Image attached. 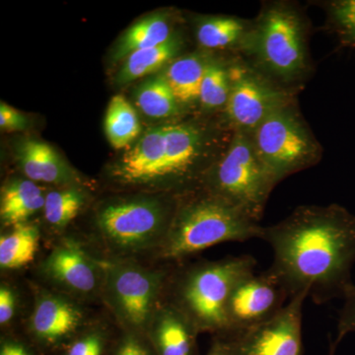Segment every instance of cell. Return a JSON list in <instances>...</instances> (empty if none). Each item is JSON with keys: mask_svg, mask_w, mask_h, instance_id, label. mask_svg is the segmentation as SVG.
<instances>
[{"mask_svg": "<svg viewBox=\"0 0 355 355\" xmlns=\"http://www.w3.org/2000/svg\"><path fill=\"white\" fill-rule=\"evenodd\" d=\"M108 355H156V354L147 336L121 331V335L114 338Z\"/></svg>", "mask_w": 355, "mask_h": 355, "instance_id": "obj_28", "label": "cell"}, {"mask_svg": "<svg viewBox=\"0 0 355 355\" xmlns=\"http://www.w3.org/2000/svg\"><path fill=\"white\" fill-rule=\"evenodd\" d=\"M331 15L340 36L355 46V0H342L331 6Z\"/></svg>", "mask_w": 355, "mask_h": 355, "instance_id": "obj_29", "label": "cell"}, {"mask_svg": "<svg viewBox=\"0 0 355 355\" xmlns=\"http://www.w3.org/2000/svg\"><path fill=\"white\" fill-rule=\"evenodd\" d=\"M176 207L153 198L113 200L98 209V244L109 260H135L157 251L169 231Z\"/></svg>", "mask_w": 355, "mask_h": 355, "instance_id": "obj_4", "label": "cell"}, {"mask_svg": "<svg viewBox=\"0 0 355 355\" xmlns=\"http://www.w3.org/2000/svg\"><path fill=\"white\" fill-rule=\"evenodd\" d=\"M17 298L10 287L1 286L0 287V324L6 327L10 323L15 316Z\"/></svg>", "mask_w": 355, "mask_h": 355, "instance_id": "obj_33", "label": "cell"}, {"mask_svg": "<svg viewBox=\"0 0 355 355\" xmlns=\"http://www.w3.org/2000/svg\"><path fill=\"white\" fill-rule=\"evenodd\" d=\"M105 130L110 144L116 149L127 147L141 132L137 112L123 96H114L110 101Z\"/></svg>", "mask_w": 355, "mask_h": 355, "instance_id": "obj_22", "label": "cell"}, {"mask_svg": "<svg viewBox=\"0 0 355 355\" xmlns=\"http://www.w3.org/2000/svg\"><path fill=\"white\" fill-rule=\"evenodd\" d=\"M305 31L297 11L275 4L261 12L241 44L268 77L291 83L308 69Z\"/></svg>", "mask_w": 355, "mask_h": 355, "instance_id": "obj_6", "label": "cell"}, {"mask_svg": "<svg viewBox=\"0 0 355 355\" xmlns=\"http://www.w3.org/2000/svg\"><path fill=\"white\" fill-rule=\"evenodd\" d=\"M179 49V42L177 39L172 38L160 46L133 51L128 55L123 67L116 74V83H132L157 71L175 58Z\"/></svg>", "mask_w": 355, "mask_h": 355, "instance_id": "obj_21", "label": "cell"}, {"mask_svg": "<svg viewBox=\"0 0 355 355\" xmlns=\"http://www.w3.org/2000/svg\"><path fill=\"white\" fill-rule=\"evenodd\" d=\"M228 69L230 95L225 113L233 130L252 135L272 112L292 103L288 93L258 70L242 64Z\"/></svg>", "mask_w": 355, "mask_h": 355, "instance_id": "obj_9", "label": "cell"}, {"mask_svg": "<svg viewBox=\"0 0 355 355\" xmlns=\"http://www.w3.org/2000/svg\"><path fill=\"white\" fill-rule=\"evenodd\" d=\"M272 250L268 272L289 299L306 292L318 304L345 298L355 286V214L342 205H302L286 219L263 228Z\"/></svg>", "mask_w": 355, "mask_h": 355, "instance_id": "obj_1", "label": "cell"}, {"mask_svg": "<svg viewBox=\"0 0 355 355\" xmlns=\"http://www.w3.org/2000/svg\"><path fill=\"white\" fill-rule=\"evenodd\" d=\"M0 355H44L28 340L6 336L0 342Z\"/></svg>", "mask_w": 355, "mask_h": 355, "instance_id": "obj_31", "label": "cell"}, {"mask_svg": "<svg viewBox=\"0 0 355 355\" xmlns=\"http://www.w3.org/2000/svg\"><path fill=\"white\" fill-rule=\"evenodd\" d=\"M39 227L25 223L15 226L0 238V268L4 270H18L29 265L38 252Z\"/></svg>", "mask_w": 355, "mask_h": 355, "instance_id": "obj_18", "label": "cell"}, {"mask_svg": "<svg viewBox=\"0 0 355 355\" xmlns=\"http://www.w3.org/2000/svg\"><path fill=\"white\" fill-rule=\"evenodd\" d=\"M340 345L336 340H330V349H329L328 355H336V349H338V345Z\"/></svg>", "mask_w": 355, "mask_h": 355, "instance_id": "obj_35", "label": "cell"}, {"mask_svg": "<svg viewBox=\"0 0 355 355\" xmlns=\"http://www.w3.org/2000/svg\"><path fill=\"white\" fill-rule=\"evenodd\" d=\"M137 103L146 116L163 119L177 113L179 102L163 74L146 81L137 89Z\"/></svg>", "mask_w": 355, "mask_h": 355, "instance_id": "obj_24", "label": "cell"}, {"mask_svg": "<svg viewBox=\"0 0 355 355\" xmlns=\"http://www.w3.org/2000/svg\"><path fill=\"white\" fill-rule=\"evenodd\" d=\"M263 228L239 207L205 191L177 205L169 231L153 256L178 263L221 243L261 239Z\"/></svg>", "mask_w": 355, "mask_h": 355, "instance_id": "obj_2", "label": "cell"}, {"mask_svg": "<svg viewBox=\"0 0 355 355\" xmlns=\"http://www.w3.org/2000/svg\"><path fill=\"white\" fill-rule=\"evenodd\" d=\"M85 313L65 294L43 291L35 300L28 342L44 355H57L84 329Z\"/></svg>", "mask_w": 355, "mask_h": 355, "instance_id": "obj_10", "label": "cell"}, {"mask_svg": "<svg viewBox=\"0 0 355 355\" xmlns=\"http://www.w3.org/2000/svg\"><path fill=\"white\" fill-rule=\"evenodd\" d=\"M46 195L31 180H13L4 184L0 196L2 225L15 227L44 209Z\"/></svg>", "mask_w": 355, "mask_h": 355, "instance_id": "obj_17", "label": "cell"}, {"mask_svg": "<svg viewBox=\"0 0 355 355\" xmlns=\"http://www.w3.org/2000/svg\"><path fill=\"white\" fill-rule=\"evenodd\" d=\"M114 338L100 326H88L57 355H108Z\"/></svg>", "mask_w": 355, "mask_h": 355, "instance_id": "obj_27", "label": "cell"}, {"mask_svg": "<svg viewBox=\"0 0 355 355\" xmlns=\"http://www.w3.org/2000/svg\"><path fill=\"white\" fill-rule=\"evenodd\" d=\"M251 135L257 154L277 184L322 156L321 146L292 103L272 112Z\"/></svg>", "mask_w": 355, "mask_h": 355, "instance_id": "obj_8", "label": "cell"}, {"mask_svg": "<svg viewBox=\"0 0 355 355\" xmlns=\"http://www.w3.org/2000/svg\"><path fill=\"white\" fill-rule=\"evenodd\" d=\"M101 297L121 331L147 335L156 311L165 302L170 275L135 260L102 258Z\"/></svg>", "mask_w": 355, "mask_h": 355, "instance_id": "obj_5", "label": "cell"}, {"mask_svg": "<svg viewBox=\"0 0 355 355\" xmlns=\"http://www.w3.org/2000/svg\"><path fill=\"white\" fill-rule=\"evenodd\" d=\"M166 125L150 128L112 171L123 187H161L165 158Z\"/></svg>", "mask_w": 355, "mask_h": 355, "instance_id": "obj_14", "label": "cell"}, {"mask_svg": "<svg viewBox=\"0 0 355 355\" xmlns=\"http://www.w3.org/2000/svg\"><path fill=\"white\" fill-rule=\"evenodd\" d=\"M41 270L44 277L64 291L67 295L101 296V261L89 254L76 240H60L42 263Z\"/></svg>", "mask_w": 355, "mask_h": 355, "instance_id": "obj_13", "label": "cell"}, {"mask_svg": "<svg viewBox=\"0 0 355 355\" xmlns=\"http://www.w3.org/2000/svg\"><path fill=\"white\" fill-rule=\"evenodd\" d=\"M207 355H236L232 340L226 336H214Z\"/></svg>", "mask_w": 355, "mask_h": 355, "instance_id": "obj_34", "label": "cell"}, {"mask_svg": "<svg viewBox=\"0 0 355 355\" xmlns=\"http://www.w3.org/2000/svg\"><path fill=\"white\" fill-rule=\"evenodd\" d=\"M251 256L200 261L170 277L169 302L190 320L198 333L228 336L227 304L238 282L254 272Z\"/></svg>", "mask_w": 355, "mask_h": 355, "instance_id": "obj_3", "label": "cell"}, {"mask_svg": "<svg viewBox=\"0 0 355 355\" xmlns=\"http://www.w3.org/2000/svg\"><path fill=\"white\" fill-rule=\"evenodd\" d=\"M173 38L171 27L162 15H153L132 26L119 42L114 60L128 58L133 51L154 48Z\"/></svg>", "mask_w": 355, "mask_h": 355, "instance_id": "obj_19", "label": "cell"}, {"mask_svg": "<svg viewBox=\"0 0 355 355\" xmlns=\"http://www.w3.org/2000/svg\"><path fill=\"white\" fill-rule=\"evenodd\" d=\"M28 121L24 114L9 106L6 103L0 104V127L6 130H22L27 128Z\"/></svg>", "mask_w": 355, "mask_h": 355, "instance_id": "obj_32", "label": "cell"}, {"mask_svg": "<svg viewBox=\"0 0 355 355\" xmlns=\"http://www.w3.org/2000/svg\"><path fill=\"white\" fill-rule=\"evenodd\" d=\"M18 161L25 176L33 182L73 186L78 182L76 173L46 142L26 139L17 148Z\"/></svg>", "mask_w": 355, "mask_h": 355, "instance_id": "obj_16", "label": "cell"}, {"mask_svg": "<svg viewBox=\"0 0 355 355\" xmlns=\"http://www.w3.org/2000/svg\"><path fill=\"white\" fill-rule=\"evenodd\" d=\"M254 149L250 133L233 130L223 155L205 176V191L232 203L260 222L277 186Z\"/></svg>", "mask_w": 355, "mask_h": 355, "instance_id": "obj_7", "label": "cell"}, {"mask_svg": "<svg viewBox=\"0 0 355 355\" xmlns=\"http://www.w3.org/2000/svg\"><path fill=\"white\" fill-rule=\"evenodd\" d=\"M345 304L340 311L338 333L335 340L340 343L345 336L355 333V286L345 296Z\"/></svg>", "mask_w": 355, "mask_h": 355, "instance_id": "obj_30", "label": "cell"}, {"mask_svg": "<svg viewBox=\"0 0 355 355\" xmlns=\"http://www.w3.org/2000/svg\"><path fill=\"white\" fill-rule=\"evenodd\" d=\"M287 298L289 296L286 289L268 270L243 277L229 297V334L226 338L265 323L284 307Z\"/></svg>", "mask_w": 355, "mask_h": 355, "instance_id": "obj_12", "label": "cell"}, {"mask_svg": "<svg viewBox=\"0 0 355 355\" xmlns=\"http://www.w3.org/2000/svg\"><path fill=\"white\" fill-rule=\"evenodd\" d=\"M308 294L299 293L265 323L231 336L236 355H302L303 306Z\"/></svg>", "mask_w": 355, "mask_h": 355, "instance_id": "obj_11", "label": "cell"}, {"mask_svg": "<svg viewBox=\"0 0 355 355\" xmlns=\"http://www.w3.org/2000/svg\"><path fill=\"white\" fill-rule=\"evenodd\" d=\"M86 202V196L76 186L46 193L44 214L51 229L60 232L78 216Z\"/></svg>", "mask_w": 355, "mask_h": 355, "instance_id": "obj_23", "label": "cell"}, {"mask_svg": "<svg viewBox=\"0 0 355 355\" xmlns=\"http://www.w3.org/2000/svg\"><path fill=\"white\" fill-rule=\"evenodd\" d=\"M198 335L190 320L167 300L156 311L146 336L156 355H198Z\"/></svg>", "mask_w": 355, "mask_h": 355, "instance_id": "obj_15", "label": "cell"}, {"mask_svg": "<svg viewBox=\"0 0 355 355\" xmlns=\"http://www.w3.org/2000/svg\"><path fill=\"white\" fill-rule=\"evenodd\" d=\"M230 95L229 69L218 62H209L198 101L205 109L214 110L226 107Z\"/></svg>", "mask_w": 355, "mask_h": 355, "instance_id": "obj_26", "label": "cell"}, {"mask_svg": "<svg viewBox=\"0 0 355 355\" xmlns=\"http://www.w3.org/2000/svg\"><path fill=\"white\" fill-rule=\"evenodd\" d=\"M248 30L244 21L236 18H210L198 26V41L203 48H228L236 43L242 44Z\"/></svg>", "mask_w": 355, "mask_h": 355, "instance_id": "obj_25", "label": "cell"}, {"mask_svg": "<svg viewBox=\"0 0 355 355\" xmlns=\"http://www.w3.org/2000/svg\"><path fill=\"white\" fill-rule=\"evenodd\" d=\"M207 64L209 62L200 55H191L178 58L168 67L164 76L178 102L198 100Z\"/></svg>", "mask_w": 355, "mask_h": 355, "instance_id": "obj_20", "label": "cell"}]
</instances>
